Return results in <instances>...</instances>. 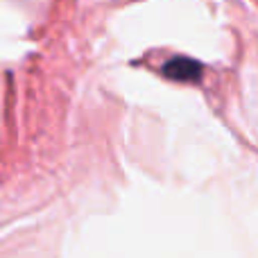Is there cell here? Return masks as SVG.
Wrapping results in <instances>:
<instances>
[{
  "label": "cell",
  "mask_w": 258,
  "mask_h": 258,
  "mask_svg": "<svg viewBox=\"0 0 258 258\" xmlns=\"http://www.w3.org/2000/svg\"><path fill=\"white\" fill-rule=\"evenodd\" d=\"M202 73H204V66L190 57H172L163 66V75L174 82H200Z\"/></svg>",
  "instance_id": "1"
}]
</instances>
